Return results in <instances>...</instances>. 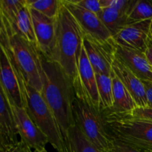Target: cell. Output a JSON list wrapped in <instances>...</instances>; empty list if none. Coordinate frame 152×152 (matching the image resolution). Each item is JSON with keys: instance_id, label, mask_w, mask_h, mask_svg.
Instances as JSON below:
<instances>
[{"instance_id": "8", "label": "cell", "mask_w": 152, "mask_h": 152, "mask_svg": "<svg viewBox=\"0 0 152 152\" xmlns=\"http://www.w3.org/2000/svg\"><path fill=\"white\" fill-rule=\"evenodd\" d=\"M62 2L79 24L85 37L101 43L112 41V36L99 16L74 4L71 0H62Z\"/></svg>"}, {"instance_id": "2", "label": "cell", "mask_w": 152, "mask_h": 152, "mask_svg": "<svg viewBox=\"0 0 152 152\" xmlns=\"http://www.w3.org/2000/svg\"><path fill=\"white\" fill-rule=\"evenodd\" d=\"M56 21V42L50 60L57 62L73 82L77 74L84 34L63 2Z\"/></svg>"}, {"instance_id": "21", "label": "cell", "mask_w": 152, "mask_h": 152, "mask_svg": "<svg viewBox=\"0 0 152 152\" xmlns=\"http://www.w3.org/2000/svg\"><path fill=\"white\" fill-rule=\"evenodd\" d=\"M127 16L129 24L152 19V1L132 0Z\"/></svg>"}, {"instance_id": "7", "label": "cell", "mask_w": 152, "mask_h": 152, "mask_svg": "<svg viewBox=\"0 0 152 152\" xmlns=\"http://www.w3.org/2000/svg\"><path fill=\"white\" fill-rule=\"evenodd\" d=\"M72 83L76 97L101 112L96 75L83 45L79 59L77 76Z\"/></svg>"}, {"instance_id": "1", "label": "cell", "mask_w": 152, "mask_h": 152, "mask_svg": "<svg viewBox=\"0 0 152 152\" xmlns=\"http://www.w3.org/2000/svg\"><path fill=\"white\" fill-rule=\"evenodd\" d=\"M42 88L41 94L54 114L62 136L68 140L71 128L75 126L73 102L75 98L72 80L56 62L39 51Z\"/></svg>"}, {"instance_id": "22", "label": "cell", "mask_w": 152, "mask_h": 152, "mask_svg": "<svg viewBox=\"0 0 152 152\" xmlns=\"http://www.w3.org/2000/svg\"><path fill=\"white\" fill-rule=\"evenodd\" d=\"M68 140L75 152H102L85 137L76 126L68 132Z\"/></svg>"}, {"instance_id": "19", "label": "cell", "mask_w": 152, "mask_h": 152, "mask_svg": "<svg viewBox=\"0 0 152 152\" xmlns=\"http://www.w3.org/2000/svg\"><path fill=\"white\" fill-rule=\"evenodd\" d=\"M98 16L111 34L112 38L129 24L126 13L114 9L102 8Z\"/></svg>"}, {"instance_id": "36", "label": "cell", "mask_w": 152, "mask_h": 152, "mask_svg": "<svg viewBox=\"0 0 152 152\" xmlns=\"http://www.w3.org/2000/svg\"><path fill=\"white\" fill-rule=\"evenodd\" d=\"M150 34L152 36V19H151V28H150Z\"/></svg>"}, {"instance_id": "10", "label": "cell", "mask_w": 152, "mask_h": 152, "mask_svg": "<svg viewBox=\"0 0 152 152\" xmlns=\"http://www.w3.org/2000/svg\"><path fill=\"white\" fill-rule=\"evenodd\" d=\"M30 8L38 50L51 59L56 42V18L51 19L34 9Z\"/></svg>"}, {"instance_id": "14", "label": "cell", "mask_w": 152, "mask_h": 152, "mask_svg": "<svg viewBox=\"0 0 152 152\" xmlns=\"http://www.w3.org/2000/svg\"><path fill=\"white\" fill-rule=\"evenodd\" d=\"M114 57L142 81L152 83V68L145 53L122 47L115 43Z\"/></svg>"}, {"instance_id": "4", "label": "cell", "mask_w": 152, "mask_h": 152, "mask_svg": "<svg viewBox=\"0 0 152 152\" xmlns=\"http://www.w3.org/2000/svg\"><path fill=\"white\" fill-rule=\"evenodd\" d=\"M9 56L19 80L23 97L24 108L26 110L31 120L46 135L49 143L58 152H60L65 147L67 141L65 140L62 136L54 114L46 103L41 93L27 84L19 68L10 55Z\"/></svg>"}, {"instance_id": "37", "label": "cell", "mask_w": 152, "mask_h": 152, "mask_svg": "<svg viewBox=\"0 0 152 152\" xmlns=\"http://www.w3.org/2000/svg\"><path fill=\"white\" fill-rule=\"evenodd\" d=\"M142 152H149V151H142Z\"/></svg>"}, {"instance_id": "17", "label": "cell", "mask_w": 152, "mask_h": 152, "mask_svg": "<svg viewBox=\"0 0 152 152\" xmlns=\"http://www.w3.org/2000/svg\"><path fill=\"white\" fill-rule=\"evenodd\" d=\"M113 86L114 105L110 110L111 112L119 114H129L137 108V105L124 85L112 71L111 74Z\"/></svg>"}, {"instance_id": "11", "label": "cell", "mask_w": 152, "mask_h": 152, "mask_svg": "<svg viewBox=\"0 0 152 152\" xmlns=\"http://www.w3.org/2000/svg\"><path fill=\"white\" fill-rule=\"evenodd\" d=\"M114 40L110 42L101 43L84 36L83 46L96 74L109 76L111 74L114 59Z\"/></svg>"}, {"instance_id": "26", "label": "cell", "mask_w": 152, "mask_h": 152, "mask_svg": "<svg viewBox=\"0 0 152 152\" xmlns=\"http://www.w3.org/2000/svg\"><path fill=\"white\" fill-rule=\"evenodd\" d=\"M134 120L152 123V108L148 107H137L130 114H126Z\"/></svg>"}, {"instance_id": "32", "label": "cell", "mask_w": 152, "mask_h": 152, "mask_svg": "<svg viewBox=\"0 0 152 152\" xmlns=\"http://www.w3.org/2000/svg\"><path fill=\"white\" fill-rule=\"evenodd\" d=\"M60 152H75V151H74V148H72L71 143H70L69 141H68V140L66 142V144H65V147H64L63 149H62Z\"/></svg>"}, {"instance_id": "24", "label": "cell", "mask_w": 152, "mask_h": 152, "mask_svg": "<svg viewBox=\"0 0 152 152\" xmlns=\"http://www.w3.org/2000/svg\"><path fill=\"white\" fill-rule=\"evenodd\" d=\"M25 4L26 0H0V9L5 19L12 24L19 10Z\"/></svg>"}, {"instance_id": "28", "label": "cell", "mask_w": 152, "mask_h": 152, "mask_svg": "<svg viewBox=\"0 0 152 152\" xmlns=\"http://www.w3.org/2000/svg\"><path fill=\"white\" fill-rule=\"evenodd\" d=\"M108 152H141L130 145L114 140L112 145Z\"/></svg>"}, {"instance_id": "20", "label": "cell", "mask_w": 152, "mask_h": 152, "mask_svg": "<svg viewBox=\"0 0 152 152\" xmlns=\"http://www.w3.org/2000/svg\"><path fill=\"white\" fill-rule=\"evenodd\" d=\"M96 85L99 97L101 111L110 110L114 105L113 86L111 75L96 74Z\"/></svg>"}, {"instance_id": "23", "label": "cell", "mask_w": 152, "mask_h": 152, "mask_svg": "<svg viewBox=\"0 0 152 152\" xmlns=\"http://www.w3.org/2000/svg\"><path fill=\"white\" fill-rule=\"evenodd\" d=\"M27 4L29 7L37 10L48 17L56 19L62 4V0H27Z\"/></svg>"}, {"instance_id": "3", "label": "cell", "mask_w": 152, "mask_h": 152, "mask_svg": "<svg viewBox=\"0 0 152 152\" xmlns=\"http://www.w3.org/2000/svg\"><path fill=\"white\" fill-rule=\"evenodd\" d=\"M1 19L0 43L4 46L19 68L27 84L41 93L42 83L38 49L12 28L2 13Z\"/></svg>"}, {"instance_id": "18", "label": "cell", "mask_w": 152, "mask_h": 152, "mask_svg": "<svg viewBox=\"0 0 152 152\" xmlns=\"http://www.w3.org/2000/svg\"><path fill=\"white\" fill-rule=\"evenodd\" d=\"M10 25L12 28L16 33H18L21 37H23L26 41H28V42L31 43L32 45L38 49L35 34H34V25H33L31 11H30L29 7L27 4V0L26 4L18 12L14 22L12 24L10 23Z\"/></svg>"}, {"instance_id": "33", "label": "cell", "mask_w": 152, "mask_h": 152, "mask_svg": "<svg viewBox=\"0 0 152 152\" xmlns=\"http://www.w3.org/2000/svg\"><path fill=\"white\" fill-rule=\"evenodd\" d=\"M5 148L6 146L4 145V144L3 143L1 138H0V152H5Z\"/></svg>"}, {"instance_id": "34", "label": "cell", "mask_w": 152, "mask_h": 152, "mask_svg": "<svg viewBox=\"0 0 152 152\" xmlns=\"http://www.w3.org/2000/svg\"><path fill=\"white\" fill-rule=\"evenodd\" d=\"M34 152H48V151L45 149V148H41V149L34 150Z\"/></svg>"}, {"instance_id": "6", "label": "cell", "mask_w": 152, "mask_h": 152, "mask_svg": "<svg viewBox=\"0 0 152 152\" xmlns=\"http://www.w3.org/2000/svg\"><path fill=\"white\" fill-rule=\"evenodd\" d=\"M75 126L94 145L102 152H108L114 139L108 133L100 111L77 97L73 102Z\"/></svg>"}, {"instance_id": "27", "label": "cell", "mask_w": 152, "mask_h": 152, "mask_svg": "<svg viewBox=\"0 0 152 152\" xmlns=\"http://www.w3.org/2000/svg\"><path fill=\"white\" fill-rule=\"evenodd\" d=\"M71 1L74 4L94 13L96 16H99L102 10L99 0H71Z\"/></svg>"}, {"instance_id": "5", "label": "cell", "mask_w": 152, "mask_h": 152, "mask_svg": "<svg viewBox=\"0 0 152 152\" xmlns=\"http://www.w3.org/2000/svg\"><path fill=\"white\" fill-rule=\"evenodd\" d=\"M108 133L113 139L140 151L152 152V123L134 120L126 114L101 111Z\"/></svg>"}, {"instance_id": "30", "label": "cell", "mask_w": 152, "mask_h": 152, "mask_svg": "<svg viewBox=\"0 0 152 152\" xmlns=\"http://www.w3.org/2000/svg\"><path fill=\"white\" fill-rule=\"evenodd\" d=\"M143 82L144 86H145V94H146L147 102H148V108H152V83L148 81Z\"/></svg>"}, {"instance_id": "29", "label": "cell", "mask_w": 152, "mask_h": 152, "mask_svg": "<svg viewBox=\"0 0 152 152\" xmlns=\"http://www.w3.org/2000/svg\"><path fill=\"white\" fill-rule=\"evenodd\" d=\"M5 152H34L32 149L28 146L26 144L19 140L16 142L7 145L5 148Z\"/></svg>"}, {"instance_id": "16", "label": "cell", "mask_w": 152, "mask_h": 152, "mask_svg": "<svg viewBox=\"0 0 152 152\" xmlns=\"http://www.w3.org/2000/svg\"><path fill=\"white\" fill-rule=\"evenodd\" d=\"M17 136L11 104L0 84V138L7 146L19 141Z\"/></svg>"}, {"instance_id": "9", "label": "cell", "mask_w": 152, "mask_h": 152, "mask_svg": "<svg viewBox=\"0 0 152 152\" xmlns=\"http://www.w3.org/2000/svg\"><path fill=\"white\" fill-rule=\"evenodd\" d=\"M13 118L20 140L31 149L45 148L49 142L46 135L31 120L25 108L11 105Z\"/></svg>"}, {"instance_id": "15", "label": "cell", "mask_w": 152, "mask_h": 152, "mask_svg": "<svg viewBox=\"0 0 152 152\" xmlns=\"http://www.w3.org/2000/svg\"><path fill=\"white\" fill-rule=\"evenodd\" d=\"M112 71L130 93L137 106L142 108L148 106L143 82L115 57L112 63Z\"/></svg>"}, {"instance_id": "35", "label": "cell", "mask_w": 152, "mask_h": 152, "mask_svg": "<svg viewBox=\"0 0 152 152\" xmlns=\"http://www.w3.org/2000/svg\"><path fill=\"white\" fill-rule=\"evenodd\" d=\"M1 24H2V19H1V9H0V31H1Z\"/></svg>"}, {"instance_id": "31", "label": "cell", "mask_w": 152, "mask_h": 152, "mask_svg": "<svg viewBox=\"0 0 152 152\" xmlns=\"http://www.w3.org/2000/svg\"><path fill=\"white\" fill-rule=\"evenodd\" d=\"M145 55L146 56L148 63L150 64L152 68V38L151 34H150V39L148 43V46H147V48L145 51Z\"/></svg>"}, {"instance_id": "38", "label": "cell", "mask_w": 152, "mask_h": 152, "mask_svg": "<svg viewBox=\"0 0 152 152\" xmlns=\"http://www.w3.org/2000/svg\"><path fill=\"white\" fill-rule=\"evenodd\" d=\"M151 38H152V36L151 35Z\"/></svg>"}, {"instance_id": "12", "label": "cell", "mask_w": 152, "mask_h": 152, "mask_svg": "<svg viewBox=\"0 0 152 152\" xmlns=\"http://www.w3.org/2000/svg\"><path fill=\"white\" fill-rule=\"evenodd\" d=\"M151 19L126 25L113 40L118 45L145 53L150 39Z\"/></svg>"}, {"instance_id": "13", "label": "cell", "mask_w": 152, "mask_h": 152, "mask_svg": "<svg viewBox=\"0 0 152 152\" xmlns=\"http://www.w3.org/2000/svg\"><path fill=\"white\" fill-rule=\"evenodd\" d=\"M0 84L11 105L24 108V101L16 73L7 50L0 43Z\"/></svg>"}, {"instance_id": "25", "label": "cell", "mask_w": 152, "mask_h": 152, "mask_svg": "<svg viewBox=\"0 0 152 152\" xmlns=\"http://www.w3.org/2000/svg\"><path fill=\"white\" fill-rule=\"evenodd\" d=\"M102 8H111L126 13L132 2V0H99Z\"/></svg>"}]
</instances>
